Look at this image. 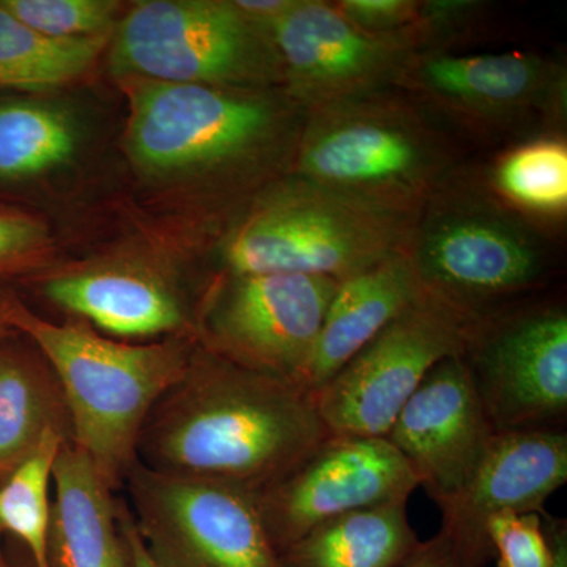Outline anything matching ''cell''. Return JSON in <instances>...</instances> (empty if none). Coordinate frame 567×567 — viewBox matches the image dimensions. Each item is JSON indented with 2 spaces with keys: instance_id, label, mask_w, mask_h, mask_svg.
Returning a JSON list of instances; mask_svg holds the SVG:
<instances>
[{
  "instance_id": "1",
  "label": "cell",
  "mask_w": 567,
  "mask_h": 567,
  "mask_svg": "<svg viewBox=\"0 0 567 567\" xmlns=\"http://www.w3.org/2000/svg\"><path fill=\"white\" fill-rule=\"evenodd\" d=\"M315 395L196 346L142 424L137 464L163 475L274 486L330 436Z\"/></svg>"
},
{
  "instance_id": "2",
  "label": "cell",
  "mask_w": 567,
  "mask_h": 567,
  "mask_svg": "<svg viewBox=\"0 0 567 567\" xmlns=\"http://www.w3.org/2000/svg\"><path fill=\"white\" fill-rule=\"evenodd\" d=\"M457 173L439 115L399 89L306 112L290 175L377 210L417 218Z\"/></svg>"
},
{
  "instance_id": "3",
  "label": "cell",
  "mask_w": 567,
  "mask_h": 567,
  "mask_svg": "<svg viewBox=\"0 0 567 567\" xmlns=\"http://www.w3.org/2000/svg\"><path fill=\"white\" fill-rule=\"evenodd\" d=\"M10 324L43 354L58 377L71 442L87 454L112 491L136 465L137 436L152 406L185 372L193 336L128 344L84 323H52L11 298Z\"/></svg>"
},
{
  "instance_id": "4",
  "label": "cell",
  "mask_w": 567,
  "mask_h": 567,
  "mask_svg": "<svg viewBox=\"0 0 567 567\" xmlns=\"http://www.w3.org/2000/svg\"><path fill=\"white\" fill-rule=\"evenodd\" d=\"M405 251L425 292L475 320L528 300L548 276L524 216L458 171L425 203Z\"/></svg>"
},
{
  "instance_id": "5",
  "label": "cell",
  "mask_w": 567,
  "mask_h": 567,
  "mask_svg": "<svg viewBox=\"0 0 567 567\" xmlns=\"http://www.w3.org/2000/svg\"><path fill=\"white\" fill-rule=\"evenodd\" d=\"M268 89L151 82L134 93L128 147L156 174L249 173L292 166L306 112Z\"/></svg>"
},
{
  "instance_id": "6",
  "label": "cell",
  "mask_w": 567,
  "mask_h": 567,
  "mask_svg": "<svg viewBox=\"0 0 567 567\" xmlns=\"http://www.w3.org/2000/svg\"><path fill=\"white\" fill-rule=\"evenodd\" d=\"M416 219L354 203L289 174L224 238L223 275H309L346 281L404 252Z\"/></svg>"
},
{
  "instance_id": "7",
  "label": "cell",
  "mask_w": 567,
  "mask_h": 567,
  "mask_svg": "<svg viewBox=\"0 0 567 567\" xmlns=\"http://www.w3.org/2000/svg\"><path fill=\"white\" fill-rule=\"evenodd\" d=\"M118 73L215 87H282L268 32L226 0H148L121 22L112 47Z\"/></svg>"
},
{
  "instance_id": "8",
  "label": "cell",
  "mask_w": 567,
  "mask_h": 567,
  "mask_svg": "<svg viewBox=\"0 0 567 567\" xmlns=\"http://www.w3.org/2000/svg\"><path fill=\"white\" fill-rule=\"evenodd\" d=\"M461 358L496 434L566 431L565 305L528 298L481 317Z\"/></svg>"
},
{
  "instance_id": "9",
  "label": "cell",
  "mask_w": 567,
  "mask_h": 567,
  "mask_svg": "<svg viewBox=\"0 0 567 567\" xmlns=\"http://www.w3.org/2000/svg\"><path fill=\"white\" fill-rule=\"evenodd\" d=\"M395 89L443 122L494 140L561 128L566 118L565 69L528 52H415Z\"/></svg>"
},
{
  "instance_id": "10",
  "label": "cell",
  "mask_w": 567,
  "mask_h": 567,
  "mask_svg": "<svg viewBox=\"0 0 567 567\" xmlns=\"http://www.w3.org/2000/svg\"><path fill=\"white\" fill-rule=\"evenodd\" d=\"M123 487L145 544L166 566L284 567L257 492L224 481L163 475L137 462Z\"/></svg>"
},
{
  "instance_id": "11",
  "label": "cell",
  "mask_w": 567,
  "mask_h": 567,
  "mask_svg": "<svg viewBox=\"0 0 567 567\" xmlns=\"http://www.w3.org/2000/svg\"><path fill=\"white\" fill-rule=\"evenodd\" d=\"M339 281L309 275H221L197 323V346L301 386Z\"/></svg>"
},
{
  "instance_id": "12",
  "label": "cell",
  "mask_w": 567,
  "mask_h": 567,
  "mask_svg": "<svg viewBox=\"0 0 567 567\" xmlns=\"http://www.w3.org/2000/svg\"><path fill=\"white\" fill-rule=\"evenodd\" d=\"M475 322L424 290L404 315L312 393L328 432L385 439L429 371L464 352Z\"/></svg>"
},
{
  "instance_id": "13",
  "label": "cell",
  "mask_w": 567,
  "mask_h": 567,
  "mask_svg": "<svg viewBox=\"0 0 567 567\" xmlns=\"http://www.w3.org/2000/svg\"><path fill=\"white\" fill-rule=\"evenodd\" d=\"M265 31L281 63L284 91L305 112L395 89L417 52L409 33L361 31L324 0H292Z\"/></svg>"
},
{
  "instance_id": "14",
  "label": "cell",
  "mask_w": 567,
  "mask_h": 567,
  "mask_svg": "<svg viewBox=\"0 0 567 567\" xmlns=\"http://www.w3.org/2000/svg\"><path fill=\"white\" fill-rule=\"evenodd\" d=\"M417 487L415 473L386 439L330 435L257 498L268 535L282 554L330 518L409 502Z\"/></svg>"
},
{
  "instance_id": "15",
  "label": "cell",
  "mask_w": 567,
  "mask_h": 567,
  "mask_svg": "<svg viewBox=\"0 0 567 567\" xmlns=\"http://www.w3.org/2000/svg\"><path fill=\"white\" fill-rule=\"evenodd\" d=\"M566 483V431L495 434L461 491L440 507L439 536L461 567H487L495 559L488 520L503 513L546 516L544 505Z\"/></svg>"
},
{
  "instance_id": "16",
  "label": "cell",
  "mask_w": 567,
  "mask_h": 567,
  "mask_svg": "<svg viewBox=\"0 0 567 567\" xmlns=\"http://www.w3.org/2000/svg\"><path fill=\"white\" fill-rule=\"evenodd\" d=\"M495 434L457 354L429 371L385 439L404 456L417 486L442 507L464 486Z\"/></svg>"
},
{
  "instance_id": "17",
  "label": "cell",
  "mask_w": 567,
  "mask_h": 567,
  "mask_svg": "<svg viewBox=\"0 0 567 567\" xmlns=\"http://www.w3.org/2000/svg\"><path fill=\"white\" fill-rule=\"evenodd\" d=\"M48 301L114 338L192 336L181 293L158 271L137 265H99L41 284Z\"/></svg>"
},
{
  "instance_id": "18",
  "label": "cell",
  "mask_w": 567,
  "mask_h": 567,
  "mask_svg": "<svg viewBox=\"0 0 567 567\" xmlns=\"http://www.w3.org/2000/svg\"><path fill=\"white\" fill-rule=\"evenodd\" d=\"M423 293L406 251L339 282L301 388L320 390Z\"/></svg>"
},
{
  "instance_id": "19",
  "label": "cell",
  "mask_w": 567,
  "mask_h": 567,
  "mask_svg": "<svg viewBox=\"0 0 567 567\" xmlns=\"http://www.w3.org/2000/svg\"><path fill=\"white\" fill-rule=\"evenodd\" d=\"M112 494L87 454L63 443L52 473L48 567H125Z\"/></svg>"
},
{
  "instance_id": "20",
  "label": "cell",
  "mask_w": 567,
  "mask_h": 567,
  "mask_svg": "<svg viewBox=\"0 0 567 567\" xmlns=\"http://www.w3.org/2000/svg\"><path fill=\"white\" fill-rule=\"evenodd\" d=\"M14 334L0 342V480L31 456L50 432L71 439L58 377L31 341H13Z\"/></svg>"
},
{
  "instance_id": "21",
  "label": "cell",
  "mask_w": 567,
  "mask_h": 567,
  "mask_svg": "<svg viewBox=\"0 0 567 567\" xmlns=\"http://www.w3.org/2000/svg\"><path fill=\"white\" fill-rule=\"evenodd\" d=\"M406 503L364 507L323 522L282 551V566L398 567L421 543Z\"/></svg>"
},
{
  "instance_id": "22",
  "label": "cell",
  "mask_w": 567,
  "mask_h": 567,
  "mask_svg": "<svg viewBox=\"0 0 567 567\" xmlns=\"http://www.w3.org/2000/svg\"><path fill=\"white\" fill-rule=\"evenodd\" d=\"M106 37L59 40L33 31L0 3V89L47 91L80 76Z\"/></svg>"
},
{
  "instance_id": "23",
  "label": "cell",
  "mask_w": 567,
  "mask_h": 567,
  "mask_svg": "<svg viewBox=\"0 0 567 567\" xmlns=\"http://www.w3.org/2000/svg\"><path fill=\"white\" fill-rule=\"evenodd\" d=\"M488 188L518 215L561 218L567 210V145L546 134L507 148L488 175Z\"/></svg>"
},
{
  "instance_id": "24",
  "label": "cell",
  "mask_w": 567,
  "mask_h": 567,
  "mask_svg": "<svg viewBox=\"0 0 567 567\" xmlns=\"http://www.w3.org/2000/svg\"><path fill=\"white\" fill-rule=\"evenodd\" d=\"M70 118L48 104L0 102V181H24L61 166L73 155Z\"/></svg>"
},
{
  "instance_id": "25",
  "label": "cell",
  "mask_w": 567,
  "mask_h": 567,
  "mask_svg": "<svg viewBox=\"0 0 567 567\" xmlns=\"http://www.w3.org/2000/svg\"><path fill=\"white\" fill-rule=\"evenodd\" d=\"M70 440L50 432L31 456L0 480V529L20 537L35 567H48L52 473L59 451Z\"/></svg>"
},
{
  "instance_id": "26",
  "label": "cell",
  "mask_w": 567,
  "mask_h": 567,
  "mask_svg": "<svg viewBox=\"0 0 567 567\" xmlns=\"http://www.w3.org/2000/svg\"><path fill=\"white\" fill-rule=\"evenodd\" d=\"M33 31L59 40L104 35L114 21L117 2L111 0H0Z\"/></svg>"
},
{
  "instance_id": "27",
  "label": "cell",
  "mask_w": 567,
  "mask_h": 567,
  "mask_svg": "<svg viewBox=\"0 0 567 567\" xmlns=\"http://www.w3.org/2000/svg\"><path fill=\"white\" fill-rule=\"evenodd\" d=\"M487 536L498 567H555L557 563L540 514H498L488 520Z\"/></svg>"
},
{
  "instance_id": "28",
  "label": "cell",
  "mask_w": 567,
  "mask_h": 567,
  "mask_svg": "<svg viewBox=\"0 0 567 567\" xmlns=\"http://www.w3.org/2000/svg\"><path fill=\"white\" fill-rule=\"evenodd\" d=\"M44 224L31 213L0 204V278L28 271L43 256Z\"/></svg>"
},
{
  "instance_id": "29",
  "label": "cell",
  "mask_w": 567,
  "mask_h": 567,
  "mask_svg": "<svg viewBox=\"0 0 567 567\" xmlns=\"http://www.w3.org/2000/svg\"><path fill=\"white\" fill-rule=\"evenodd\" d=\"M336 9L374 35H404L416 24L420 0H338Z\"/></svg>"
},
{
  "instance_id": "30",
  "label": "cell",
  "mask_w": 567,
  "mask_h": 567,
  "mask_svg": "<svg viewBox=\"0 0 567 567\" xmlns=\"http://www.w3.org/2000/svg\"><path fill=\"white\" fill-rule=\"evenodd\" d=\"M117 517L123 550H125V567H169L152 554L136 527L132 511L125 503H117Z\"/></svg>"
},
{
  "instance_id": "31",
  "label": "cell",
  "mask_w": 567,
  "mask_h": 567,
  "mask_svg": "<svg viewBox=\"0 0 567 567\" xmlns=\"http://www.w3.org/2000/svg\"><path fill=\"white\" fill-rule=\"evenodd\" d=\"M398 567H461L451 548L439 535L417 544Z\"/></svg>"
},
{
  "instance_id": "32",
  "label": "cell",
  "mask_w": 567,
  "mask_h": 567,
  "mask_svg": "<svg viewBox=\"0 0 567 567\" xmlns=\"http://www.w3.org/2000/svg\"><path fill=\"white\" fill-rule=\"evenodd\" d=\"M544 525L554 544L555 555H557V563L555 567H567V525L565 518H555L544 516Z\"/></svg>"
},
{
  "instance_id": "33",
  "label": "cell",
  "mask_w": 567,
  "mask_h": 567,
  "mask_svg": "<svg viewBox=\"0 0 567 567\" xmlns=\"http://www.w3.org/2000/svg\"><path fill=\"white\" fill-rule=\"evenodd\" d=\"M13 295L0 290V342L14 334L10 324V303Z\"/></svg>"
},
{
  "instance_id": "34",
  "label": "cell",
  "mask_w": 567,
  "mask_h": 567,
  "mask_svg": "<svg viewBox=\"0 0 567 567\" xmlns=\"http://www.w3.org/2000/svg\"><path fill=\"white\" fill-rule=\"evenodd\" d=\"M2 535H3V532H2V529H0V567H11L9 565V561H7L6 555H3Z\"/></svg>"
}]
</instances>
